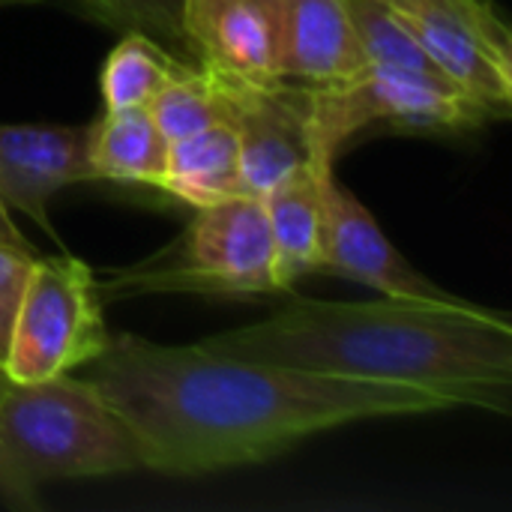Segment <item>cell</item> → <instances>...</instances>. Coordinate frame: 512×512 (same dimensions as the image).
<instances>
[{
  "label": "cell",
  "instance_id": "1",
  "mask_svg": "<svg viewBox=\"0 0 512 512\" xmlns=\"http://www.w3.org/2000/svg\"><path fill=\"white\" fill-rule=\"evenodd\" d=\"M84 378L129 426L141 468L165 477L258 465L348 423L456 408L408 384L234 360L135 333L111 336Z\"/></svg>",
  "mask_w": 512,
  "mask_h": 512
},
{
  "label": "cell",
  "instance_id": "2",
  "mask_svg": "<svg viewBox=\"0 0 512 512\" xmlns=\"http://www.w3.org/2000/svg\"><path fill=\"white\" fill-rule=\"evenodd\" d=\"M198 345L234 360L408 384L456 408L510 414V318L462 297L366 303L297 297L255 324Z\"/></svg>",
  "mask_w": 512,
  "mask_h": 512
},
{
  "label": "cell",
  "instance_id": "3",
  "mask_svg": "<svg viewBox=\"0 0 512 512\" xmlns=\"http://www.w3.org/2000/svg\"><path fill=\"white\" fill-rule=\"evenodd\" d=\"M141 468L129 426L81 375L12 381L0 372V498L39 507L51 480L114 477Z\"/></svg>",
  "mask_w": 512,
  "mask_h": 512
},
{
  "label": "cell",
  "instance_id": "4",
  "mask_svg": "<svg viewBox=\"0 0 512 512\" xmlns=\"http://www.w3.org/2000/svg\"><path fill=\"white\" fill-rule=\"evenodd\" d=\"M183 237L147 264L99 282V294H204L249 297L282 294L276 279V249L261 198L237 195L195 207Z\"/></svg>",
  "mask_w": 512,
  "mask_h": 512
},
{
  "label": "cell",
  "instance_id": "5",
  "mask_svg": "<svg viewBox=\"0 0 512 512\" xmlns=\"http://www.w3.org/2000/svg\"><path fill=\"white\" fill-rule=\"evenodd\" d=\"M303 96L312 153L330 159L351 135L375 123L468 132L495 120L486 105L450 81L372 63L339 84L303 87Z\"/></svg>",
  "mask_w": 512,
  "mask_h": 512
},
{
  "label": "cell",
  "instance_id": "6",
  "mask_svg": "<svg viewBox=\"0 0 512 512\" xmlns=\"http://www.w3.org/2000/svg\"><path fill=\"white\" fill-rule=\"evenodd\" d=\"M108 339L93 270L66 252L33 258L3 375L45 381L84 369L105 351Z\"/></svg>",
  "mask_w": 512,
  "mask_h": 512
},
{
  "label": "cell",
  "instance_id": "7",
  "mask_svg": "<svg viewBox=\"0 0 512 512\" xmlns=\"http://www.w3.org/2000/svg\"><path fill=\"white\" fill-rule=\"evenodd\" d=\"M204 69V66H201ZM207 72V69H204ZM240 141V177L246 195H267L276 183L315 159L306 126V96L300 84L252 87L213 75Z\"/></svg>",
  "mask_w": 512,
  "mask_h": 512
},
{
  "label": "cell",
  "instance_id": "8",
  "mask_svg": "<svg viewBox=\"0 0 512 512\" xmlns=\"http://www.w3.org/2000/svg\"><path fill=\"white\" fill-rule=\"evenodd\" d=\"M321 270L369 285L384 297L411 300H456L387 240L378 219L357 201V195L336 180L330 168L324 174V237H321Z\"/></svg>",
  "mask_w": 512,
  "mask_h": 512
},
{
  "label": "cell",
  "instance_id": "9",
  "mask_svg": "<svg viewBox=\"0 0 512 512\" xmlns=\"http://www.w3.org/2000/svg\"><path fill=\"white\" fill-rule=\"evenodd\" d=\"M438 69L495 117L512 105V39L504 18H471L450 9L396 12Z\"/></svg>",
  "mask_w": 512,
  "mask_h": 512
},
{
  "label": "cell",
  "instance_id": "10",
  "mask_svg": "<svg viewBox=\"0 0 512 512\" xmlns=\"http://www.w3.org/2000/svg\"><path fill=\"white\" fill-rule=\"evenodd\" d=\"M96 180L87 159V129L45 123H0V198L60 243L48 219L54 192Z\"/></svg>",
  "mask_w": 512,
  "mask_h": 512
},
{
  "label": "cell",
  "instance_id": "11",
  "mask_svg": "<svg viewBox=\"0 0 512 512\" xmlns=\"http://www.w3.org/2000/svg\"><path fill=\"white\" fill-rule=\"evenodd\" d=\"M282 81L300 87L339 84L366 69L348 0H258Z\"/></svg>",
  "mask_w": 512,
  "mask_h": 512
},
{
  "label": "cell",
  "instance_id": "12",
  "mask_svg": "<svg viewBox=\"0 0 512 512\" xmlns=\"http://www.w3.org/2000/svg\"><path fill=\"white\" fill-rule=\"evenodd\" d=\"M186 54L213 75L252 87H276L273 36L258 0H180Z\"/></svg>",
  "mask_w": 512,
  "mask_h": 512
},
{
  "label": "cell",
  "instance_id": "13",
  "mask_svg": "<svg viewBox=\"0 0 512 512\" xmlns=\"http://www.w3.org/2000/svg\"><path fill=\"white\" fill-rule=\"evenodd\" d=\"M336 165L330 156H315L291 177L261 195L273 249L276 279L288 291L297 279L321 270V237H324V174Z\"/></svg>",
  "mask_w": 512,
  "mask_h": 512
},
{
  "label": "cell",
  "instance_id": "14",
  "mask_svg": "<svg viewBox=\"0 0 512 512\" xmlns=\"http://www.w3.org/2000/svg\"><path fill=\"white\" fill-rule=\"evenodd\" d=\"M87 159L96 180L162 189L168 141L144 108L105 111L87 126Z\"/></svg>",
  "mask_w": 512,
  "mask_h": 512
},
{
  "label": "cell",
  "instance_id": "15",
  "mask_svg": "<svg viewBox=\"0 0 512 512\" xmlns=\"http://www.w3.org/2000/svg\"><path fill=\"white\" fill-rule=\"evenodd\" d=\"M162 192L192 207H207L246 195L240 177L237 129L222 120L189 138L171 141Z\"/></svg>",
  "mask_w": 512,
  "mask_h": 512
},
{
  "label": "cell",
  "instance_id": "16",
  "mask_svg": "<svg viewBox=\"0 0 512 512\" xmlns=\"http://www.w3.org/2000/svg\"><path fill=\"white\" fill-rule=\"evenodd\" d=\"M186 66L192 63L177 60L159 39L138 30L123 33V39L108 51L99 72V93L105 111L150 105V99Z\"/></svg>",
  "mask_w": 512,
  "mask_h": 512
},
{
  "label": "cell",
  "instance_id": "17",
  "mask_svg": "<svg viewBox=\"0 0 512 512\" xmlns=\"http://www.w3.org/2000/svg\"><path fill=\"white\" fill-rule=\"evenodd\" d=\"M348 9L366 63L450 81L432 60V54L423 48V42L411 33V27L390 6H384L381 0H348Z\"/></svg>",
  "mask_w": 512,
  "mask_h": 512
},
{
  "label": "cell",
  "instance_id": "18",
  "mask_svg": "<svg viewBox=\"0 0 512 512\" xmlns=\"http://www.w3.org/2000/svg\"><path fill=\"white\" fill-rule=\"evenodd\" d=\"M147 111L168 144L189 138L213 123L228 120L225 99H222L219 87L198 63L186 66L177 78H171L150 99Z\"/></svg>",
  "mask_w": 512,
  "mask_h": 512
},
{
  "label": "cell",
  "instance_id": "19",
  "mask_svg": "<svg viewBox=\"0 0 512 512\" xmlns=\"http://www.w3.org/2000/svg\"><path fill=\"white\" fill-rule=\"evenodd\" d=\"M84 15L99 24H108L120 33L138 30L162 45H183L180 33V0H75Z\"/></svg>",
  "mask_w": 512,
  "mask_h": 512
},
{
  "label": "cell",
  "instance_id": "20",
  "mask_svg": "<svg viewBox=\"0 0 512 512\" xmlns=\"http://www.w3.org/2000/svg\"><path fill=\"white\" fill-rule=\"evenodd\" d=\"M33 258H36V252L0 243V372L9 357L12 327H15V315H18V306H21V297H24V288L30 279Z\"/></svg>",
  "mask_w": 512,
  "mask_h": 512
},
{
  "label": "cell",
  "instance_id": "21",
  "mask_svg": "<svg viewBox=\"0 0 512 512\" xmlns=\"http://www.w3.org/2000/svg\"><path fill=\"white\" fill-rule=\"evenodd\" d=\"M393 12H417V9H450L471 18H501L489 0H381Z\"/></svg>",
  "mask_w": 512,
  "mask_h": 512
},
{
  "label": "cell",
  "instance_id": "22",
  "mask_svg": "<svg viewBox=\"0 0 512 512\" xmlns=\"http://www.w3.org/2000/svg\"><path fill=\"white\" fill-rule=\"evenodd\" d=\"M0 243H3V246H15V249H27V252H33L30 240H27V237L18 231V225L12 222L9 207L3 204V198H0Z\"/></svg>",
  "mask_w": 512,
  "mask_h": 512
},
{
  "label": "cell",
  "instance_id": "23",
  "mask_svg": "<svg viewBox=\"0 0 512 512\" xmlns=\"http://www.w3.org/2000/svg\"><path fill=\"white\" fill-rule=\"evenodd\" d=\"M6 3H39V0H0V6H6Z\"/></svg>",
  "mask_w": 512,
  "mask_h": 512
}]
</instances>
